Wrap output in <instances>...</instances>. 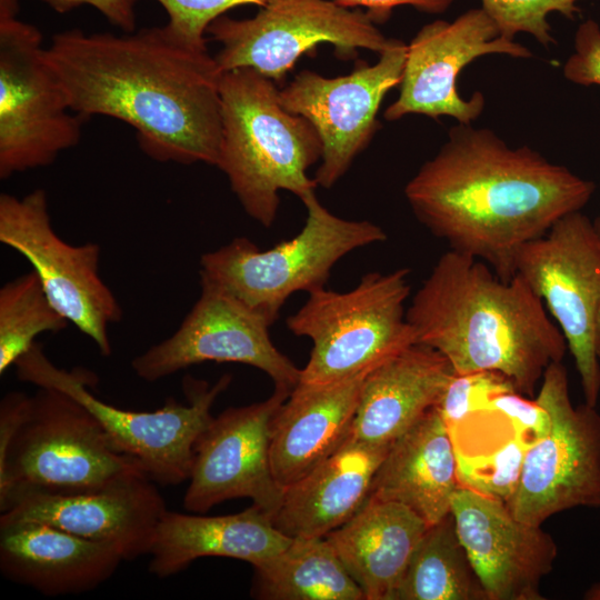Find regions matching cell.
<instances>
[{"label": "cell", "mask_w": 600, "mask_h": 600, "mask_svg": "<svg viewBox=\"0 0 600 600\" xmlns=\"http://www.w3.org/2000/svg\"><path fill=\"white\" fill-rule=\"evenodd\" d=\"M48 60L70 109L130 124L160 162L217 166L220 70L214 57L179 43L166 26L128 32L56 33Z\"/></svg>", "instance_id": "cell-1"}, {"label": "cell", "mask_w": 600, "mask_h": 600, "mask_svg": "<svg viewBox=\"0 0 600 600\" xmlns=\"http://www.w3.org/2000/svg\"><path fill=\"white\" fill-rule=\"evenodd\" d=\"M594 189L527 146L511 148L488 128L458 122L406 184L404 196L417 219L450 250L510 280L517 251L580 211Z\"/></svg>", "instance_id": "cell-2"}, {"label": "cell", "mask_w": 600, "mask_h": 600, "mask_svg": "<svg viewBox=\"0 0 600 600\" xmlns=\"http://www.w3.org/2000/svg\"><path fill=\"white\" fill-rule=\"evenodd\" d=\"M406 318L416 343L444 356L457 374L498 372L527 397L567 350L562 332L520 276L503 280L487 263L453 250L433 266Z\"/></svg>", "instance_id": "cell-3"}, {"label": "cell", "mask_w": 600, "mask_h": 600, "mask_svg": "<svg viewBox=\"0 0 600 600\" xmlns=\"http://www.w3.org/2000/svg\"><path fill=\"white\" fill-rule=\"evenodd\" d=\"M138 469L69 394L40 387L33 396L9 392L2 398L1 512L28 496L92 491Z\"/></svg>", "instance_id": "cell-4"}, {"label": "cell", "mask_w": 600, "mask_h": 600, "mask_svg": "<svg viewBox=\"0 0 600 600\" xmlns=\"http://www.w3.org/2000/svg\"><path fill=\"white\" fill-rule=\"evenodd\" d=\"M221 141L217 168L243 210L264 228L277 217L279 191L300 200L318 184L308 169L322 157L313 124L287 111L276 82L250 68L220 78Z\"/></svg>", "instance_id": "cell-5"}, {"label": "cell", "mask_w": 600, "mask_h": 600, "mask_svg": "<svg viewBox=\"0 0 600 600\" xmlns=\"http://www.w3.org/2000/svg\"><path fill=\"white\" fill-rule=\"evenodd\" d=\"M301 201L307 217L298 234L266 250L237 237L200 257V281L229 292L272 324L290 296L323 288L340 259L387 240L383 229L371 221L331 213L316 191Z\"/></svg>", "instance_id": "cell-6"}, {"label": "cell", "mask_w": 600, "mask_h": 600, "mask_svg": "<svg viewBox=\"0 0 600 600\" xmlns=\"http://www.w3.org/2000/svg\"><path fill=\"white\" fill-rule=\"evenodd\" d=\"M409 274L407 268L368 272L351 290L323 287L309 292L301 308L286 320L290 332L312 341L298 384L353 377L416 343L404 307Z\"/></svg>", "instance_id": "cell-7"}, {"label": "cell", "mask_w": 600, "mask_h": 600, "mask_svg": "<svg viewBox=\"0 0 600 600\" xmlns=\"http://www.w3.org/2000/svg\"><path fill=\"white\" fill-rule=\"evenodd\" d=\"M20 381L38 388L62 391L87 408L98 420L112 446L131 458L156 483L174 486L189 479L194 446L211 419V408L231 382L222 376L213 386L190 379L184 392L188 404L174 399L151 412L124 410L92 392L97 379L91 372L56 367L34 342L14 363Z\"/></svg>", "instance_id": "cell-8"}, {"label": "cell", "mask_w": 600, "mask_h": 600, "mask_svg": "<svg viewBox=\"0 0 600 600\" xmlns=\"http://www.w3.org/2000/svg\"><path fill=\"white\" fill-rule=\"evenodd\" d=\"M18 0H0V178L51 164L78 144L70 109L42 34L18 19Z\"/></svg>", "instance_id": "cell-9"}, {"label": "cell", "mask_w": 600, "mask_h": 600, "mask_svg": "<svg viewBox=\"0 0 600 600\" xmlns=\"http://www.w3.org/2000/svg\"><path fill=\"white\" fill-rule=\"evenodd\" d=\"M536 399L550 416V430L527 449L506 504L520 521L541 526L568 509L600 508V413L586 402L572 404L561 361L548 366Z\"/></svg>", "instance_id": "cell-10"}, {"label": "cell", "mask_w": 600, "mask_h": 600, "mask_svg": "<svg viewBox=\"0 0 600 600\" xmlns=\"http://www.w3.org/2000/svg\"><path fill=\"white\" fill-rule=\"evenodd\" d=\"M207 33L221 44L214 59L222 72L250 68L273 81L320 43L351 59L358 49L381 53L390 41L366 12L332 0H268L253 18L219 17Z\"/></svg>", "instance_id": "cell-11"}, {"label": "cell", "mask_w": 600, "mask_h": 600, "mask_svg": "<svg viewBox=\"0 0 600 600\" xmlns=\"http://www.w3.org/2000/svg\"><path fill=\"white\" fill-rule=\"evenodd\" d=\"M520 276L559 324L581 379L584 402L596 407L600 364L594 328L600 311V236L580 211L559 219L523 244L513 260Z\"/></svg>", "instance_id": "cell-12"}, {"label": "cell", "mask_w": 600, "mask_h": 600, "mask_svg": "<svg viewBox=\"0 0 600 600\" xmlns=\"http://www.w3.org/2000/svg\"><path fill=\"white\" fill-rule=\"evenodd\" d=\"M0 242L29 261L54 308L102 356H110L108 327L121 320L122 309L99 276L100 246L63 241L53 230L42 189L22 198L1 193Z\"/></svg>", "instance_id": "cell-13"}, {"label": "cell", "mask_w": 600, "mask_h": 600, "mask_svg": "<svg viewBox=\"0 0 600 600\" xmlns=\"http://www.w3.org/2000/svg\"><path fill=\"white\" fill-rule=\"evenodd\" d=\"M407 49L403 41L390 39L374 64L359 60L349 74L334 78L303 70L279 90L281 106L308 119L320 137L318 186L333 187L370 143L384 96L402 80Z\"/></svg>", "instance_id": "cell-14"}, {"label": "cell", "mask_w": 600, "mask_h": 600, "mask_svg": "<svg viewBox=\"0 0 600 600\" xmlns=\"http://www.w3.org/2000/svg\"><path fill=\"white\" fill-rule=\"evenodd\" d=\"M200 287L198 300L173 334L131 361L134 373L154 382L207 361L234 362L263 371L274 388L292 392L301 369L271 341V323L221 288L207 281Z\"/></svg>", "instance_id": "cell-15"}, {"label": "cell", "mask_w": 600, "mask_h": 600, "mask_svg": "<svg viewBox=\"0 0 600 600\" xmlns=\"http://www.w3.org/2000/svg\"><path fill=\"white\" fill-rule=\"evenodd\" d=\"M490 53L532 56L527 47L500 37L482 8L468 10L453 21L423 26L408 44L399 97L386 109L384 119L396 121L416 113L471 123L482 113L486 100L479 91L468 100L461 98L457 78L467 64Z\"/></svg>", "instance_id": "cell-16"}, {"label": "cell", "mask_w": 600, "mask_h": 600, "mask_svg": "<svg viewBox=\"0 0 600 600\" xmlns=\"http://www.w3.org/2000/svg\"><path fill=\"white\" fill-rule=\"evenodd\" d=\"M290 393L274 388L263 401L228 408L211 419L194 446L186 510L204 513L223 501L249 498L273 518L284 489L271 469V423Z\"/></svg>", "instance_id": "cell-17"}, {"label": "cell", "mask_w": 600, "mask_h": 600, "mask_svg": "<svg viewBox=\"0 0 600 600\" xmlns=\"http://www.w3.org/2000/svg\"><path fill=\"white\" fill-rule=\"evenodd\" d=\"M451 514L488 600H543L541 580L558 554L553 538L517 519L504 501L458 487Z\"/></svg>", "instance_id": "cell-18"}, {"label": "cell", "mask_w": 600, "mask_h": 600, "mask_svg": "<svg viewBox=\"0 0 600 600\" xmlns=\"http://www.w3.org/2000/svg\"><path fill=\"white\" fill-rule=\"evenodd\" d=\"M154 483L138 469L92 491L28 496L1 512L0 526L49 524L109 544L124 561H132L150 553L167 511Z\"/></svg>", "instance_id": "cell-19"}, {"label": "cell", "mask_w": 600, "mask_h": 600, "mask_svg": "<svg viewBox=\"0 0 600 600\" xmlns=\"http://www.w3.org/2000/svg\"><path fill=\"white\" fill-rule=\"evenodd\" d=\"M372 369L331 383L298 384L281 404L270 440L271 469L281 488L309 473L348 439Z\"/></svg>", "instance_id": "cell-20"}, {"label": "cell", "mask_w": 600, "mask_h": 600, "mask_svg": "<svg viewBox=\"0 0 600 600\" xmlns=\"http://www.w3.org/2000/svg\"><path fill=\"white\" fill-rule=\"evenodd\" d=\"M124 561L113 547L39 522L0 526V571L48 597L96 589Z\"/></svg>", "instance_id": "cell-21"}, {"label": "cell", "mask_w": 600, "mask_h": 600, "mask_svg": "<svg viewBox=\"0 0 600 600\" xmlns=\"http://www.w3.org/2000/svg\"><path fill=\"white\" fill-rule=\"evenodd\" d=\"M454 374L437 350L408 346L367 374L350 437L390 446L438 403Z\"/></svg>", "instance_id": "cell-22"}, {"label": "cell", "mask_w": 600, "mask_h": 600, "mask_svg": "<svg viewBox=\"0 0 600 600\" xmlns=\"http://www.w3.org/2000/svg\"><path fill=\"white\" fill-rule=\"evenodd\" d=\"M390 446H373L349 436L336 452L284 488L273 524L290 538L326 537L341 527L369 498Z\"/></svg>", "instance_id": "cell-23"}, {"label": "cell", "mask_w": 600, "mask_h": 600, "mask_svg": "<svg viewBox=\"0 0 600 600\" xmlns=\"http://www.w3.org/2000/svg\"><path fill=\"white\" fill-rule=\"evenodd\" d=\"M291 540L277 529L271 514L253 503L241 512L214 517L167 510L149 553V571L168 578L203 557L232 558L254 568Z\"/></svg>", "instance_id": "cell-24"}, {"label": "cell", "mask_w": 600, "mask_h": 600, "mask_svg": "<svg viewBox=\"0 0 600 600\" xmlns=\"http://www.w3.org/2000/svg\"><path fill=\"white\" fill-rule=\"evenodd\" d=\"M458 487L453 444L433 407L391 443L369 497L399 502L431 526L451 512Z\"/></svg>", "instance_id": "cell-25"}, {"label": "cell", "mask_w": 600, "mask_h": 600, "mask_svg": "<svg viewBox=\"0 0 600 600\" xmlns=\"http://www.w3.org/2000/svg\"><path fill=\"white\" fill-rule=\"evenodd\" d=\"M428 527L408 507L369 497L352 518L324 538L366 600H392Z\"/></svg>", "instance_id": "cell-26"}, {"label": "cell", "mask_w": 600, "mask_h": 600, "mask_svg": "<svg viewBox=\"0 0 600 600\" xmlns=\"http://www.w3.org/2000/svg\"><path fill=\"white\" fill-rule=\"evenodd\" d=\"M253 594L267 600H366L324 537L292 538L254 567Z\"/></svg>", "instance_id": "cell-27"}, {"label": "cell", "mask_w": 600, "mask_h": 600, "mask_svg": "<svg viewBox=\"0 0 600 600\" xmlns=\"http://www.w3.org/2000/svg\"><path fill=\"white\" fill-rule=\"evenodd\" d=\"M392 600H488L451 512L428 527Z\"/></svg>", "instance_id": "cell-28"}, {"label": "cell", "mask_w": 600, "mask_h": 600, "mask_svg": "<svg viewBox=\"0 0 600 600\" xmlns=\"http://www.w3.org/2000/svg\"><path fill=\"white\" fill-rule=\"evenodd\" d=\"M70 322L54 308L34 270L0 289V374L43 332H58Z\"/></svg>", "instance_id": "cell-29"}, {"label": "cell", "mask_w": 600, "mask_h": 600, "mask_svg": "<svg viewBox=\"0 0 600 600\" xmlns=\"http://www.w3.org/2000/svg\"><path fill=\"white\" fill-rule=\"evenodd\" d=\"M476 429L481 437L467 430L471 433V440H458L471 441V444L454 446L459 486L507 502L519 484L524 454L530 443L513 431L493 444L513 430L511 424L493 437L498 429L488 444L482 429Z\"/></svg>", "instance_id": "cell-30"}, {"label": "cell", "mask_w": 600, "mask_h": 600, "mask_svg": "<svg viewBox=\"0 0 600 600\" xmlns=\"http://www.w3.org/2000/svg\"><path fill=\"white\" fill-rule=\"evenodd\" d=\"M580 0H481L483 11L491 18L500 37L513 40L516 34L526 32L548 47L556 43L547 17L559 12L573 18L579 12Z\"/></svg>", "instance_id": "cell-31"}, {"label": "cell", "mask_w": 600, "mask_h": 600, "mask_svg": "<svg viewBox=\"0 0 600 600\" xmlns=\"http://www.w3.org/2000/svg\"><path fill=\"white\" fill-rule=\"evenodd\" d=\"M511 390H516L512 382L498 372L456 373L434 407L449 428L473 413L489 410L496 394Z\"/></svg>", "instance_id": "cell-32"}, {"label": "cell", "mask_w": 600, "mask_h": 600, "mask_svg": "<svg viewBox=\"0 0 600 600\" xmlns=\"http://www.w3.org/2000/svg\"><path fill=\"white\" fill-rule=\"evenodd\" d=\"M169 16L166 28L181 44L208 51L206 33L209 26L228 10L240 6L263 7L268 0H156Z\"/></svg>", "instance_id": "cell-33"}, {"label": "cell", "mask_w": 600, "mask_h": 600, "mask_svg": "<svg viewBox=\"0 0 600 600\" xmlns=\"http://www.w3.org/2000/svg\"><path fill=\"white\" fill-rule=\"evenodd\" d=\"M516 390L496 394L489 410L501 413L514 432L528 443L548 434L551 419L546 408L537 399H528Z\"/></svg>", "instance_id": "cell-34"}, {"label": "cell", "mask_w": 600, "mask_h": 600, "mask_svg": "<svg viewBox=\"0 0 600 600\" xmlns=\"http://www.w3.org/2000/svg\"><path fill=\"white\" fill-rule=\"evenodd\" d=\"M567 80L580 86H600V27L593 20L579 26L574 51L563 66Z\"/></svg>", "instance_id": "cell-35"}, {"label": "cell", "mask_w": 600, "mask_h": 600, "mask_svg": "<svg viewBox=\"0 0 600 600\" xmlns=\"http://www.w3.org/2000/svg\"><path fill=\"white\" fill-rule=\"evenodd\" d=\"M59 13L69 12L81 6H90L107 20L124 32L136 29L134 4L137 0H42Z\"/></svg>", "instance_id": "cell-36"}, {"label": "cell", "mask_w": 600, "mask_h": 600, "mask_svg": "<svg viewBox=\"0 0 600 600\" xmlns=\"http://www.w3.org/2000/svg\"><path fill=\"white\" fill-rule=\"evenodd\" d=\"M337 4L347 8L356 9L358 7L366 8V13L374 23L386 22L393 8L399 6H411L420 11L428 13H440L444 11L452 0H332Z\"/></svg>", "instance_id": "cell-37"}, {"label": "cell", "mask_w": 600, "mask_h": 600, "mask_svg": "<svg viewBox=\"0 0 600 600\" xmlns=\"http://www.w3.org/2000/svg\"><path fill=\"white\" fill-rule=\"evenodd\" d=\"M586 600H600V582L592 584L584 593Z\"/></svg>", "instance_id": "cell-38"}, {"label": "cell", "mask_w": 600, "mask_h": 600, "mask_svg": "<svg viewBox=\"0 0 600 600\" xmlns=\"http://www.w3.org/2000/svg\"><path fill=\"white\" fill-rule=\"evenodd\" d=\"M594 349L598 359L600 360V311L598 313L596 328H594Z\"/></svg>", "instance_id": "cell-39"}, {"label": "cell", "mask_w": 600, "mask_h": 600, "mask_svg": "<svg viewBox=\"0 0 600 600\" xmlns=\"http://www.w3.org/2000/svg\"><path fill=\"white\" fill-rule=\"evenodd\" d=\"M592 222H593V226H594L597 232H598L599 236H600V214H599V216L597 217V219H596L594 221H592Z\"/></svg>", "instance_id": "cell-40"}]
</instances>
